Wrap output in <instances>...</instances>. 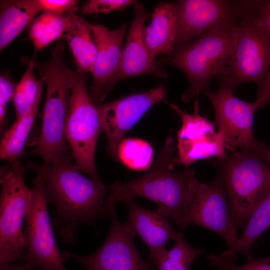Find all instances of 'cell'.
Wrapping results in <instances>:
<instances>
[{"label":"cell","instance_id":"3957f363","mask_svg":"<svg viewBox=\"0 0 270 270\" xmlns=\"http://www.w3.org/2000/svg\"><path fill=\"white\" fill-rule=\"evenodd\" d=\"M65 44L59 40L44 62L32 59L34 68L46 84L44 105L41 114L42 128L36 146L31 154L40 156L48 165L72 152L65 135L70 97L72 70L64 60Z\"/></svg>","mask_w":270,"mask_h":270},{"label":"cell","instance_id":"d6a6232c","mask_svg":"<svg viewBox=\"0 0 270 270\" xmlns=\"http://www.w3.org/2000/svg\"><path fill=\"white\" fill-rule=\"evenodd\" d=\"M258 91L255 101L259 108L270 104V71L258 86Z\"/></svg>","mask_w":270,"mask_h":270},{"label":"cell","instance_id":"4fadbf2b","mask_svg":"<svg viewBox=\"0 0 270 270\" xmlns=\"http://www.w3.org/2000/svg\"><path fill=\"white\" fill-rule=\"evenodd\" d=\"M167 94L166 87L159 85L148 91L96 104L106 136L107 152L111 156L118 160V147L125 134L151 107L164 100Z\"/></svg>","mask_w":270,"mask_h":270},{"label":"cell","instance_id":"4316f807","mask_svg":"<svg viewBox=\"0 0 270 270\" xmlns=\"http://www.w3.org/2000/svg\"><path fill=\"white\" fill-rule=\"evenodd\" d=\"M118 160L130 169L136 171L150 169L154 151L151 145L140 138L123 139L118 149Z\"/></svg>","mask_w":270,"mask_h":270},{"label":"cell","instance_id":"5bb4252c","mask_svg":"<svg viewBox=\"0 0 270 270\" xmlns=\"http://www.w3.org/2000/svg\"><path fill=\"white\" fill-rule=\"evenodd\" d=\"M164 102L180 118L182 125L178 132V160L188 167L195 162L216 156L220 160L228 156L222 134L216 132L214 124L199 114V102L196 99L194 112L190 114L176 104Z\"/></svg>","mask_w":270,"mask_h":270},{"label":"cell","instance_id":"484cf974","mask_svg":"<svg viewBox=\"0 0 270 270\" xmlns=\"http://www.w3.org/2000/svg\"><path fill=\"white\" fill-rule=\"evenodd\" d=\"M174 242L170 250H166L155 260L154 270H190L194 260L205 251L190 246L182 233Z\"/></svg>","mask_w":270,"mask_h":270},{"label":"cell","instance_id":"7a4b0ae2","mask_svg":"<svg viewBox=\"0 0 270 270\" xmlns=\"http://www.w3.org/2000/svg\"><path fill=\"white\" fill-rule=\"evenodd\" d=\"M175 149L173 138L168 136L148 171L130 181L112 184L106 202L115 204L142 197L156 204L158 209L182 230L200 181L194 170L182 172L174 170L178 164Z\"/></svg>","mask_w":270,"mask_h":270},{"label":"cell","instance_id":"6da1fadb","mask_svg":"<svg viewBox=\"0 0 270 270\" xmlns=\"http://www.w3.org/2000/svg\"><path fill=\"white\" fill-rule=\"evenodd\" d=\"M28 166L44 180L48 202L56 211L54 224L64 242L76 243L79 224H94L109 216L105 196L110 186L82 174L72 152L48 165L29 164Z\"/></svg>","mask_w":270,"mask_h":270},{"label":"cell","instance_id":"83f0119b","mask_svg":"<svg viewBox=\"0 0 270 270\" xmlns=\"http://www.w3.org/2000/svg\"><path fill=\"white\" fill-rule=\"evenodd\" d=\"M206 258L208 264L218 270H270V256L261 259L251 260L240 266L236 264L237 256L223 258L208 254Z\"/></svg>","mask_w":270,"mask_h":270},{"label":"cell","instance_id":"44dd1931","mask_svg":"<svg viewBox=\"0 0 270 270\" xmlns=\"http://www.w3.org/2000/svg\"><path fill=\"white\" fill-rule=\"evenodd\" d=\"M78 17L73 12L58 14L42 12L35 18L28 26V32L36 52L62 38L74 26Z\"/></svg>","mask_w":270,"mask_h":270},{"label":"cell","instance_id":"8fae6325","mask_svg":"<svg viewBox=\"0 0 270 270\" xmlns=\"http://www.w3.org/2000/svg\"><path fill=\"white\" fill-rule=\"evenodd\" d=\"M106 204L111 226L104 242L88 256L64 251L62 254L66 260H74L86 270H154L138 254L134 242L135 234L120 223L115 204Z\"/></svg>","mask_w":270,"mask_h":270},{"label":"cell","instance_id":"ac0fdd59","mask_svg":"<svg viewBox=\"0 0 270 270\" xmlns=\"http://www.w3.org/2000/svg\"><path fill=\"white\" fill-rule=\"evenodd\" d=\"M128 208L127 220L124 224L134 234H138L149 252L148 258L156 260L166 250V244L180 234L170 224L168 218L158 209L142 208L134 200L125 202Z\"/></svg>","mask_w":270,"mask_h":270},{"label":"cell","instance_id":"d6986e66","mask_svg":"<svg viewBox=\"0 0 270 270\" xmlns=\"http://www.w3.org/2000/svg\"><path fill=\"white\" fill-rule=\"evenodd\" d=\"M150 24L146 26L144 42L150 54L154 58L166 56L176 48L178 18L176 2H160L151 14Z\"/></svg>","mask_w":270,"mask_h":270},{"label":"cell","instance_id":"1f68e13d","mask_svg":"<svg viewBox=\"0 0 270 270\" xmlns=\"http://www.w3.org/2000/svg\"><path fill=\"white\" fill-rule=\"evenodd\" d=\"M252 15L256 24L270 34V0H255Z\"/></svg>","mask_w":270,"mask_h":270},{"label":"cell","instance_id":"7c38bea8","mask_svg":"<svg viewBox=\"0 0 270 270\" xmlns=\"http://www.w3.org/2000/svg\"><path fill=\"white\" fill-rule=\"evenodd\" d=\"M247 2L228 0L176 2L178 30L175 49L188 44L213 28L236 24L246 7Z\"/></svg>","mask_w":270,"mask_h":270},{"label":"cell","instance_id":"e575fe53","mask_svg":"<svg viewBox=\"0 0 270 270\" xmlns=\"http://www.w3.org/2000/svg\"><path fill=\"white\" fill-rule=\"evenodd\" d=\"M0 270H33L26 267L24 264H12L3 268H0Z\"/></svg>","mask_w":270,"mask_h":270},{"label":"cell","instance_id":"d4e9b609","mask_svg":"<svg viewBox=\"0 0 270 270\" xmlns=\"http://www.w3.org/2000/svg\"><path fill=\"white\" fill-rule=\"evenodd\" d=\"M28 66L14 90L12 102L16 110V119L28 114L33 107L40 88L46 81L41 77L37 80L34 72L32 60L25 58Z\"/></svg>","mask_w":270,"mask_h":270},{"label":"cell","instance_id":"f546056e","mask_svg":"<svg viewBox=\"0 0 270 270\" xmlns=\"http://www.w3.org/2000/svg\"><path fill=\"white\" fill-rule=\"evenodd\" d=\"M134 2L131 0H89L83 5L81 11L86 14L122 11Z\"/></svg>","mask_w":270,"mask_h":270},{"label":"cell","instance_id":"30bf717a","mask_svg":"<svg viewBox=\"0 0 270 270\" xmlns=\"http://www.w3.org/2000/svg\"><path fill=\"white\" fill-rule=\"evenodd\" d=\"M218 82V90L206 94L214 107L218 131L224 136L226 148L256 152L261 143L253 134L258 104L240 100L234 95L235 90L228 82L221 80Z\"/></svg>","mask_w":270,"mask_h":270},{"label":"cell","instance_id":"cb8c5ba5","mask_svg":"<svg viewBox=\"0 0 270 270\" xmlns=\"http://www.w3.org/2000/svg\"><path fill=\"white\" fill-rule=\"evenodd\" d=\"M270 227V191L254 209L244 226L242 234L236 243L221 256L230 258L242 254L252 260L251 248L256 240Z\"/></svg>","mask_w":270,"mask_h":270},{"label":"cell","instance_id":"ffe728a7","mask_svg":"<svg viewBox=\"0 0 270 270\" xmlns=\"http://www.w3.org/2000/svg\"><path fill=\"white\" fill-rule=\"evenodd\" d=\"M40 12L34 0H0V52L11 43Z\"/></svg>","mask_w":270,"mask_h":270},{"label":"cell","instance_id":"ba28073f","mask_svg":"<svg viewBox=\"0 0 270 270\" xmlns=\"http://www.w3.org/2000/svg\"><path fill=\"white\" fill-rule=\"evenodd\" d=\"M254 2L250 0L236 23L232 55L222 72L216 77L227 82L235 90L244 82L258 86L270 72V34L254 18Z\"/></svg>","mask_w":270,"mask_h":270},{"label":"cell","instance_id":"f1b7e54d","mask_svg":"<svg viewBox=\"0 0 270 270\" xmlns=\"http://www.w3.org/2000/svg\"><path fill=\"white\" fill-rule=\"evenodd\" d=\"M17 84L8 74V72H2L0 76V134L3 136L6 130V118L7 104L12 100Z\"/></svg>","mask_w":270,"mask_h":270},{"label":"cell","instance_id":"9a60e30c","mask_svg":"<svg viewBox=\"0 0 270 270\" xmlns=\"http://www.w3.org/2000/svg\"><path fill=\"white\" fill-rule=\"evenodd\" d=\"M192 224L203 226L220 234L224 238L229 248L238 240V228L218 176L210 182H199L184 218L182 230Z\"/></svg>","mask_w":270,"mask_h":270},{"label":"cell","instance_id":"5b68a950","mask_svg":"<svg viewBox=\"0 0 270 270\" xmlns=\"http://www.w3.org/2000/svg\"><path fill=\"white\" fill-rule=\"evenodd\" d=\"M221 161L217 176L238 229L270 191V168L256 152H235Z\"/></svg>","mask_w":270,"mask_h":270},{"label":"cell","instance_id":"7402d4cb","mask_svg":"<svg viewBox=\"0 0 270 270\" xmlns=\"http://www.w3.org/2000/svg\"><path fill=\"white\" fill-rule=\"evenodd\" d=\"M62 38L66 40L74 56L77 71L92 73L98 54V46L91 24L78 17L74 26Z\"/></svg>","mask_w":270,"mask_h":270},{"label":"cell","instance_id":"2e32d148","mask_svg":"<svg viewBox=\"0 0 270 270\" xmlns=\"http://www.w3.org/2000/svg\"><path fill=\"white\" fill-rule=\"evenodd\" d=\"M127 28L128 24H124L111 30L102 24H91L98 54L91 73L93 82L89 94L96 104H100L116 85L114 80L120 64L122 42Z\"/></svg>","mask_w":270,"mask_h":270},{"label":"cell","instance_id":"277c9868","mask_svg":"<svg viewBox=\"0 0 270 270\" xmlns=\"http://www.w3.org/2000/svg\"><path fill=\"white\" fill-rule=\"evenodd\" d=\"M236 24L213 28L156 60L160 66L177 68L186 76L190 88L182 94L184 102L200 93L206 94L212 78L222 72L234 49Z\"/></svg>","mask_w":270,"mask_h":270},{"label":"cell","instance_id":"4dcf8cb0","mask_svg":"<svg viewBox=\"0 0 270 270\" xmlns=\"http://www.w3.org/2000/svg\"><path fill=\"white\" fill-rule=\"evenodd\" d=\"M37 6L42 12L62 14L74 13L78 8L76 0H34Z\"/></svg>","mask_w":270,"mask_h":270},{"label":"cell","instance_id":"9c48e42d","mask_svg":"<svg viewBox=\"0 0 270 270\" xmlns=\"http://www.w3.org/2000/svg\"><path fill=\"white\" fill-rule=\"evenodd\" d=\"M33 194L25 216L26 263L31 269L68 270L66 260L56 243L48 209L44 180L40 174L33 180Z\"/></svg>","mask_w":270,"mask_h":270},{"label":"cell","instance_id":"603a6c76","mask_svg":"<svg viewBox=\"0 0 270 270\" xmlns=\"http://www.w3.org/2000/svg\"><path fill=\"white\" fill-rule=\"evenodd\" d=\"M44 86L39 92L31 110L20 118L16 119L11 127L6 130L0 144V159L8 162L20 160L24 152V145L37 116Z\"/></svg>","mask_w":270,"mask_h":270},{"label":"cell","instance_id":"e0dca14e","mask_svg":"<svg viewBox=\"0 0 270 270\" xmlns=\"http://www.w3.org/2000/svg\"><path fill=\"white\" fill-rule=\"evenodd\" d=\"M134 3V16L122 50L115 84L124 79L143 74L163 78L168 76L166 70L150 54L144 42L145 22L151 16V14L146 11L142 3L136 0Z\"/></svg>","mask_w":270,"mask_h":270},{"label":"cell","instance_id":"8992f818","mask_svg":"<svg viewBox=\"0 0 270 270\" xmlns=\"http://www.w3.org/2000/svg\"><path fill=\"white\" fill-rule=\"evenodd\" d=\"M70 89L65 127L67 142L77 168L90 178L101 181L95 164V152L102 129L96 104L88 90L86 74L72 70Z\"/></svg>","mask_w":270,"mask_h":270},{"label":"cell","instance_id":"836d02e7","mask_svg":"<svg viewBox=\"0 0 270 270\" xmlns=\"http://www.w3.org/2000/svg\"><path fill=\"white\" fill-rule=\"evenodd\" d=\"M256 153L270 166V146L261 142Z\"/></svg>","mask_w":270,"mask_h":270},{"label":"cell","instance_id":"52a82bcc","mask_svg":"<svg viewBox=\"0 0 270 270\" xmlns=\"http://www.w3.org/2000/svg\"><path fill=\"white\" fill-rule=\"evenodd\" d=\"M25 168L20 161L0 169V268L25 258L22 224L33 190L26 184Z\"/></svg>","mask_w":270,"mask_h":270}]
</instances>
